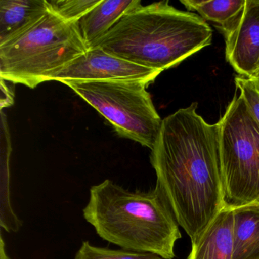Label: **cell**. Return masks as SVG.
Wrapping results in <instances>:
<instances>
[{
    "instance_id": "obj_14",
    "label": "cell",
    "mask_w": 259,
    "mask_h": 259,
    "mask_svg": "<svg viewBox=\"0 0 259 259\" xmlns=\"http://www.w3.org/2000/svg\"><path fill=\"white\" fill-rule=\"evenodd\" d=\"M74 259H163L151 253L136 252L127 250H112L91 245L84 241Z\"/></svg>"
},
{
    "instance_id": "obj_16",
    "label": "cell",
    "mask_w": 259,
    "mask_h": 259,
    "mask_svg": "<svg viewBox=\"0 0 259 259\" xmlns=\"http://www.w3.org/2000/svg\"><path fill=\"white\" fill-rule=\"evenodd\" d=\"M236 88L240 92L241 96L243 98L248 105L253 117L259 124V92L254 86L251 78L248 77L239 75L235 78Z\"/></svg>"
},
{
    "instance_id": "obj_10",
    "label": "cell",
    "mask_w": 259,
    "mask_h": 259,
    "mask_svg": "<svg viewBox=\"0 0 259 259\" xmlns=\"http://www.w3.org/2000/svg\"><path fill=\"white\" fill-rule=\"evenodd\" d=\"M49 10L47 0H1L0 46L27 32Z\"/></svg>"
},
{
    "instance_id": "obj_7",
    "label": "cell",
    "mask_w": 259,
    "mask_h": 259,
    "mask_svg": "<svg viewBox=\"0 0 259 259\" xmlns=\"http://www.w3.org/2000/svg\"><path fill=\"white\" fill-rule=\"evenodd\" d=\"M161 72L115 57L96 47L57 72L51 81L64 83L136 80L151 84Z\"/></svg>"
},
{
    "instance_id": "obj_19",
    "label": "cell",
    "mask_w": 259,
    "mask_h": 259,
    "mask_svg": "<svg viewBox=\"0 0 259 259\" xmlns=\"http://www.w3.org/2000/svg\"><path fill=\"white\" fill-rule=\"evenodd\" d=\"M250 78H251V81L254 83L256 89H257V90L259 92V70L254 72V75H253L252 76L250 77Z\"/></svg>"
},
{
    "instance_id": "obj_9",
    "label": "cell",
    "mask_w": 259,
    "mask_h": 259,
    "mask_svg": "<svg viewBox=\"0 0 259 259\" xmlns=\"http://www.w3.org/2000/svg\"><path fill=\"white\" fill-rule=\"evenodd\" d=\"M233 209L224 207L192 243L188 259H233Z\"/></svg>"
},
{
    "instance_id": "obj_3",
    "label": "cell",
    "mask_w": 259,
    "mask_h": 259,
    "mask_svg": "<svg viewBox=\"0 0 259 259\" xmlns=\"http://www.w3.org/2000/svg\"><path fill=\"white\" fill-rule=\"evenodd\" d=\"M83 216L100 237L127 251L175 257L179 224L159 188L127 190L110 180L92 186Z\"/></svg>"
},
{
    "instance_id": "obj_12",
    "label": "cell",
    "mask_w": 259,
    "mask_h": 259,
    "mask_svg": "<svg viewBox=\"0 0 259 259\" xmlns=\"http://www.w3.org/2000/svg\"><path fill=\"white\" fill-rule=\"evenodd\" d=\"M233 259H259V204L233 209Z\"/></svg>"
},
{
    "instance_id": "obj_6",
    "label": "cell",
    "mask_w": 259,
    "mask_h": 259,
    "mask_svg": "<svg viewBox=\"0 0 259 259\" xmlns=\"http://www.w3.org/2000/svg\"><path fill=\"white\" fill-rule=\"evenodd\" d=\"M63 84L104 116L119 136L153 149L163 119L147 91L148 83L127 80L69 81Z\"/></svg>"
},
{
    "instance_id": "obj_8",
    "label": "cell",
    "mask_w": 259,
    "mask_h": 259,
    "mask_svg": "<svg viewBox=\"0 0 259 259\" xmlns=\"http://www.w3.org/2000/svg\"><path fill=\"white\" fill-rule=\"evenodd\" d=\"M226 59L239 75H254L259 63V0H246L237 28L225 37Z\"/></svg>"
},
{
    "instance_id": "obj_18",
    "label": "cell",
    "mask_w": 259,
    "mask_h": 259,
    "mask_svg": "<svg viewBox=\"0 0 259 259\" xmlns=\"http://www.w3.org/2000/svg\"><path fill=\"white\" fill-rule=\"evenodd\" d=\"M0 259H10L6 252L5 242L2 236L0 238Z\"/></svg>"
},
{
    "instance_id": "obj_11",
    "label": "cell",
    "mask_w": 259,
    "mask_h": 259,
    "mask_svg": "<svg viewBox=\"0 0 259 259\" xmlns=\"http://www.w3.org/2000/svg\"><path fill=\"white\" fill-rule=\"evenodd\" d=\"M142 4L138 0H101L78 22L89 49L105 35L127 12Z\"/></svg>"
},
{
    "instance_id": "obj_5",
    "label": "cell",
    "mask_w": 259,
    "mask_h": 259,
    "mask_svg": "<svg viewBox=\"0 0 259 259\" xmlns=\"http://www.w3.org/2000/svg\"><path fill=\"white\" fill-rule=\"evenodd\" d=\"M220 125L224 207L236 209L259 198V124L245 100L235 95Z\"/></svg>"
},
{
    "instance_id": "obj_13",
    "label": "cell",
    "mask_w": 259,
    "mask_h": 259,
    "mask_svg": "<svg viewBox=\"0 0 259 259\" xmlns=\"http://www.w3.org/2000/svg\"><path fill=\"white\" fill-rule=\"evenodd\" d=\"M189 11L197 12L206 22L213 24L224 34L230 35L239 25L246 0H181Z\"/></svg>"
},
{
    "instance_id": "obj_15",
    "label": "cell",
    "mask_w": 259,
    "mask_h": 259,
    "mask_svg": "<svg viewBox=\"0 0 259 259\" xmlns=\"http://www.w3.org/2000/svg\"><path fill=\"white\" fill-rule=\"evenodd\" d=\"M101 0H52L48 1L51 11L71 22H78L91 10L101 3Z\"/></svg>"
},
{
    "instance_id": "obj_4",
    "label": "cell",
    "mask_w": 259,
    "mask_h": 259,
    "mask_svg": "<svg viewBox=\"0 0 259 259\" xmlns=\"http://www.w3.org/2000/svg\"><path fill=\"white\" fill-rule=\"evenodd\" d=\"M89 50L78 22L49 10L27 32L0 46V77L34 89Z\"/></svg>"
},
{
    "instance_id": "obj_1",
    "label": "cell",
    "mask_w": 259,
    "mask_h": 259,
    "mask_svg": "<svg viewBox=\"0 0 259 259\" xmlns=\"http://www.w3.org/2000/svg\"><path fill=\"white\" fill-rule=\"evenodd\" d=\"M192 103L163 119L151 163L157 186L192 243L224 207L219 123Z\"/></svg>"
},
{
    "instance_id": "obj_20",
    "label": "cell",
    "mask_w": 259,
    "mask_h": 259,
    "mask_svg": "<svg viewBox=\"0 0 259 259\" xmlns=\"http://www.w3.org/2000/svg\"><path fill=\"white\" fill-rule=\"evenodd\" d=\"M257 70H259V63H258V66H257V70H256V72H257Z\"/></svg>"
},
{
    "instance_id": "obj_17",
    "label": "cell",
    "mask_w": 259,
    "mask_h": 259,
    "mask_svg": "<svg viewBox=\"0 0 259 259\" xmlns=\"http://www.w3.org/2000/svg\"><path fill=\"white\" fill-rule=\"evenodd\" d=\"M5 81L1 78V101H0V104H1V109H4V107H8L10 106L13 105L14 103V95L13 92H12L11 89L4 84Z\"/></svg>"
},
{
    "instance_id": "obj_21",
    "label": "cell",
    "mask_w": 259,
    "mask_h": 259,
    "mask_svg": "<svg viewBox=\"0 0 259 259\" xmlns=\"http://www.w3.org/2000/svg\"><path fill=\"white\" fill-rule=\"evenodd\" d=\"M255 203H257V204H259V198H258V199H257V201H256Z\"/></svg>"
},
{
    "instance_id": "obj_2",
    "label": "cell",
    "mask_w": 259,
    "mask_h": 259,
    "mask_svg": "<svg viewBox=\"0 0 259 259\" xmlns=\"http://www.w3.org/2000/svg\"><path fill=\"white\" fill-rule=\"evenodd\" d=\"M212 36L201 16L163 1L127 12L92 48L163 72L210 45Z\"/></svg>"
}]
</instances>
